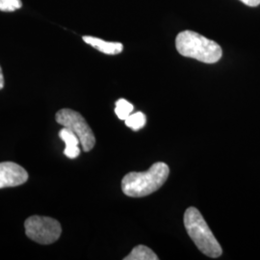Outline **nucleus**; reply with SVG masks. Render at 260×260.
I'll list each match as a JSON object with an SVG mask.
<instances>
[{"mask_svg": "<svg viewBox=\"0 0 260 260\" xmlns=\"http://www.w3.org/2000/svg\"><path fill=\"white\" fill-rule=\"evenodd\" d=\"M170 175V168L166 163H154L146 172H131L121 180V190L124 195L142 198L157 191Z\"/></svg>", "mask_w": 260, "mask_h": 260, "instance_id": "nucleus-1", "label": "nucleus"}, {"mask_svg": "<svg viewBox=\"0 0 260 260\" xmlns=\"http://www.w3.org/2000/svg\"><path fill=\"white\" fill-rule=\"evenodd\" d=\"M176 47L181 55L205 64L217 63L223 54L222 48L216 42L190 30L177 35Z\"/></svg>", "mask_w": 260, "mask_h": 260, "instance_id": "nucleus-2", "label": "nucleus"}, {"mask_svg": "<svg viewBox=\"0 0 260 260\" xmlns=\"http://www.w3.org/2000/svg\"><path fill=\"white\" fill-rule=\"evenodd\" d=\"M184 225L190 238L206 256L217 258L222 254L221 245L215 238L201 212L195 207H189L186 210Z\"/></svg>", "mask_w": 260, "mask_h": 260, "instance_id": "nucleus-3", "label": "nucleus"}, {"mask_svg": "<svg viewBox=\"0 0 260 260\" xmlns=\"http://www.w3.org/2000/svg\"><path fill=\"white\" fill-rule=\"evenodd\" d=\"M28 238L43 245H49L59 239L62 233L60 223L49 217L31 216L24 223Z\"/></svg>", "mask_w": 260, "mask_h": 260, "instance_id": "nucleus-4", "label": "nucleus"}, {"mask_svg": "<svg viewBox=\"0 0 260 260\" xmlns=\"http://www.w3.org/2000/svg\"><path fill=\"white\" fill-rule=\"evenodd\" d=\"M55 119L59 124L63 125V127H67L76 134L84 151L88 152L93 149L95 145V137L93 130L91 129L81 114L66 108L56 113Z\"/></svg>", "mask_w": 260, "mask_h": 260, "instance_id": "nucleus-5", "label": "nucleus"}, {"mask_svg": "<svg viewBox=\"0 0 260 260\" xmlns=\"http://www.w3.org/2000/svg\"><path fill=\"white\" fill-rule=\"evenodd\" d=\"M28 173L24 168L14 162L0 163V189L6 187H16L25 183Z\"/></svg>", "mask_w": 260, "mask_h": 260, "instance_id": "nucleus-6", "label": "nucleus"}, {"mask_svg": "<svg viewBox=\"0 0 260 260\" xmlns=\"http://www.w3.org/2000/svg\"><path fill=\"white\" fill-rule=\"evenodd\" d=\"M59 137L64 141L66 148L64 154L67 157L75 159L80 154V149L78 145L80 144L79 138L72 130L63 127L59 131Z\"/></svg>", "mask_w": 260, "mask_h": 260, "instance_id": "nucleus-7", "label": "nucleus"}, {"mask_svg": "<svg viewBox=\"0 0 260 260\" xmlns=\"http://www.w3.org/2000/svg\"><path fill=\"white\" fill-rule=\"evenodd\" d=\"M83 41L98 49L99 51L103 52L104 54L108 55H116L121 53L123 49V46L121 43H111V42H105L99 38L91 37V36H85Z\"/></svg>", "mask_w": 260, "mask_h": 260, "instance_id": "nucleus-8", "label": "nucleus"}, {"mask_svg": "<svg viewBox=\"0 0 260 260\" xmlns=\"http://www.w3.org/2000/svg\"><path fill=\"white\" fill-rule=\"evenodd\" d=\"M157 255L147 246L139 245L135 247L124 260H158Z\"/></svg>", "mask_w": 260, "mask_h": 260, "instance_id": "nucleus-9", "label": "nucleus"}, {"mask_svg": "<svg viewBox=\"0 0 260 260\" xmlns=\"http://www.w3.org/2000/svg\"><path fill=\"white\" fill-rule=\"evenodd\" d=\"M124 122L127 127H129L134 131H138L146 125L147 117L142 112H136L134 114H131Z\"/></svg>", "mask_w": 260, "mask_h": 260, "instance_id": "nucleus-10", "label": "nucleus"}, {"mask_svg": "<svg viewBox=\"0 0 260 260\" xmlns=\"http://www.w3.org/2000/svg\"><path fill=\"white\" fill-rule=\"evenodd\" d=\"M134 109V106L128 103L126 100L121 99L116 103V108H115V113L118 116V118L122 121H125L130 115L132 114Z\"/></svg>", "mask_w": 260, "mask_h": 260, "instance_id": "nucleus-11", "label": "nucleus"}, {"mask_svg": "<svg viewBox=\"0 0 260 260\" xmlns=\"http://www.w3.org/2000/svg\"><path fill=\"white\" fill-rule=\"evenodd\" d=\"M21 7V0H0V11L2 12H14Z\"/></svg>", "mask_w": 260, "mask_h": 260, "instance_id": "nucleus-12", "label": "nucleus"}, {"mask_svg": "<svg viewBox=\"0 0 260 260\" xmlns=\"http://www.w3.org/2000/svg\"><path fill=\"white\" fill-rule=\"evenodd\" d=\"M240 1L250 7H256L260 4V0H240Z\"/></svg>", "mask_w": 260, "mask_h": 260, "instance_id": "nucleus-13", "label": "nucleus"}, {"mask_svg": "<svg viewBox=\"0 0 260 260\" xmlns=\"http://www.w3.org/2000/svg\"><path fill=\"white\" fill-rule=\"evenodd\" d=\"M4 87V76H3V73H2V69L0 67V90H2Z\"/></svg>", "mask_w": 260, "mask_h": 260, "instance_id": "nucleus-14", "label": "nucleus"}]
</instances>
